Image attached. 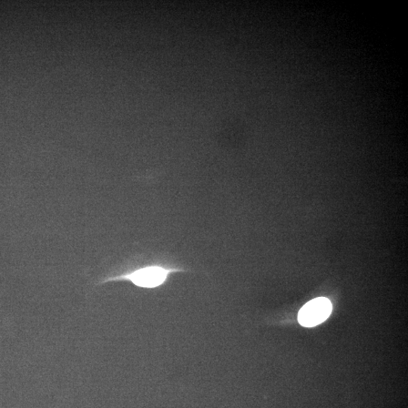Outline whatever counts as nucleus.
Listing matches in <instances>:
<instances>
[{"instance_id":"f03ea898","label":"nucleus","mask_w":408,"mask_h":408,"mask_svg":"<svg viewBox=\"0 0 408 408\" xmlns=\"http://www.w3.org/2000/svg\"><path fill=\"white\" fill-rule=\"evenodd\" d=\"M332 309V303L329 299L324 298L314 299L306 303L300 310L298 321L305 328H313L328 319Z\"/></svg>"},{"instance_id":"f257e3e1","label":"nucleus","mask_w":408,"mask_h":408,"mask_svg":"<svg viewBox=\"0 0 408 408\" xmlns=\"http://www.w3.org/2000/svg\"><path fill=\"white\" fill-rule=\"evenodd\" d=\"M189 271L179 267H165L161 264H152L137 269L131 272L108 278L102 283L126 281L134 283L136 287L145 289H155L165 285L172 274L186 273Z\"/></svg>"}]
</instances>
